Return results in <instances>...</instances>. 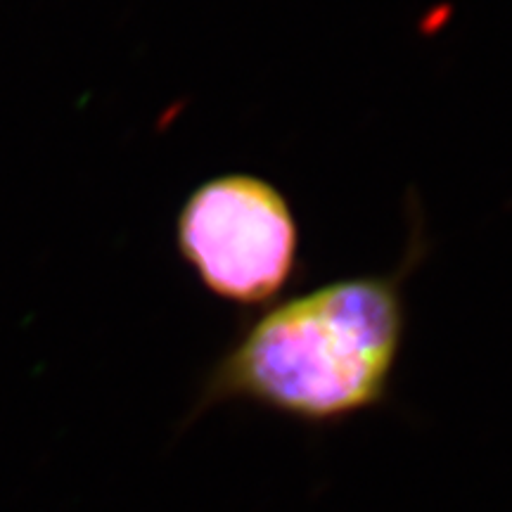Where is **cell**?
<instances>
[{"instance_id":"obj_2","label":"cell","mask_w":512,"mask_h":512,"mask_svg":"<svg viewBox=\"0 0 512 512\" xmlns=\"http://www.w3.org/2000/svg\"><path fill=\"white\" fill-rule=\"evenodd\" d=\"M176 249L204 290L264 309L302 280V230L283 190L254 174L211 176L185 197Z\"/></svg>"},{"instance_id":"obj_1","label":"cell","mask_w":512,"mask_h":512,"mask_svg":"<svg viewBox=\"0 0 512 512\" xmlns=\"http://www.w3.org/2000/svg\"><path fill=\"white\" fill-rule=\"evenodd\" d=\"M411 216L392 271L332 280L249 313L209 363L183 425L249 406L323 432L387 406L408 335L406 287L430 249L418 204Z\"/></svg>"}]
</instances>
